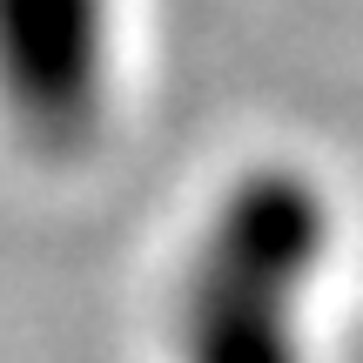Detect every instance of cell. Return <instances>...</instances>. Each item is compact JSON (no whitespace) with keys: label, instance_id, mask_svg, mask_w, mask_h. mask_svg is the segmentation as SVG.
Masks as SVG:
<instances>
[{"label":"cell","instance_id":"cell-2","mask_svg":"<svg viewBox=\"0 0 363 363\" xmlns=\"http://www.w3.org/2000/svg\"><path fill=\"white\" fill-rule=\"evenodd\" d=\"M115 0H0V128L40 162H81L115 115Z\"/></svg>","mask_w":363,"mask_h":363},{"label":"cell","instance_id":"cell-1","mask_svg":"<svg viewBox=\"0 0 363 363\" xmlns=\"http://www.w3.org/2000/svg\"><path fill=\"white\" fill-rule=\"evenodd\" d=\"M337 249L330 189L296 162L222 182L169 303L175 363H310V310Z\"/></svg>","mask_w":363,"mask_h":363}]
</instances>
